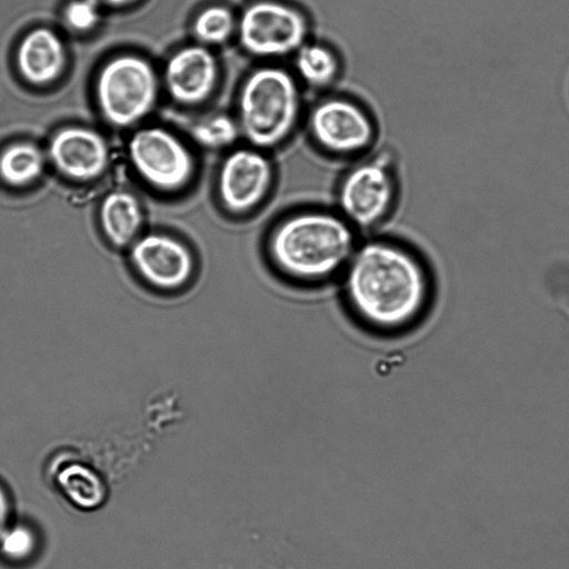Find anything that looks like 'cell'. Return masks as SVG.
Wrapping results in <instances>:
<instances>
[{"mask_svg":"<svg viewBox=\"0 0 569 569\" xmlns=\"http://www.w3.org/2000/svg\"><path fill=\"white\" fill-rule=\"evenodd\" d=\"M128 252L137 278L154 292L172 295L186 290L198 273L193 249L180 237L166 231L143 232Z\"/></svg>","mask_w":569,"mask_h":569,"instance_id":"cell-6","label":"cell"},{"mask_svg":"<svg viewBox=\"0 0 569 569\" xmlns=\"http://www.w3.org/2000/svg\"><path fill=\"white\" fill-rule=\"evenodd\" d=\"M49 151L56 167L77 180L98 177L106 169L109 159L104 139L84 128L61 130L52 139Z\"/></svg>","mask_w":569,"mask_h":569,"instance_id":"cell-12","label":"cell"},{"mask_svg":"<svg viewBox=\"0 0 569 569\" xmlns=\"http://www.w3.org/2000/svg\"><path fill=\"white\" fill-rule=\"evenodd\" d=\"M64 51L60 39L48 29H36L24 37L18 50L21 74L32 83H48L61 72Z\"/></svg>","mask_w":569,"mask_h":569,"instance_id":"cell-13","label":"cell"},{"mask_svg":"<svg viewBox=\"0 0 569 569\" xmlns=\"http://www.w3.org/2000/svg\"><path fill=\"white\" fill-rule=\"evenodd\" d=\"M357 233L339 212H297L271 229L264 257L283 280L299 286H322L340 279L359 243Z\"/></svg>","mask_w":569,"mask_h":569,"instance_id":"cell-2","label":"cell"},{"mask_svg":"<svg viewBox=\"0 0 569 569\" xmlns=\"http://www.w3.org/2000/svg\"><path fill=\"white\" fill-rule=\"evenodd\" d=\"M144 214L136 196L128 191L109 193L100 207V224L110 246L128 249L143 233Z\"/></svg>","mask_w":569,"mask_h":569,"instance_id":"cell-14","label":"cell"},{"mask_svg":"<svg viewBox=\"0 0 569 569\" xmlns=\"http://www.w3.org/2000/svg\"><path fill=\"white\" fill-rule=\"evenodd\" d=\"M99 7L94 0H72L64 9L66 22L74 30H89L99 20Z\"/></svg>","mask_w":569,"mask_h":569,"instance_id":"cell-21","label":"cell"},{"mask_svg":"<svg viewBox=\"0 0 569 569\" xmlns=\"http://www.w3.org/2000/svg\"><path fill=\"white\" fill-rule=\"evenodd\" d=\"M9 516V502L6 493L0 488V536L7 529V520Z\"/></svg>","mask_w":569,"mask_h":569,"instance_id":"cell-22","label":"cell"},{"mask_svg":"<svg viewBox=\"0 0 569 569\" xmlns=\"http://www.w3.org/2000/svg\"><path fill=\"white\" fill-rule=\"evenodd\" d=\"M219 77L217 58L209 47L192 43L176 50L166 61L162 82L177 103H202L213 92Z\"/></svg>","mask_w":569,"mask_h":569,"instance_id":"cell-11","label":"cell"},{"mask_svg":"<svg viewBox=\"0 0 569 569\" xmlns=\"http://www.w3.org/2000/svg\"><path fill=\"white\" fill-rule=\"evenodd\" d=\"M271 180V163L261 149L237 148L227 154L219 169L220 201L233 214L247 213L262 201Z\"/></svg>","mask_w":569,"mask_h":569,"instance_id":"cell-10","label":"cell"},{"mask_svg":"<svg viewBox=\"0 0 569 569\" xmlns=\"http://www.w3.org/2000/svg\"><path fill=\"white\" fill-rule=\"evenodd\" d=\"M340 282L351 320L383 339L416 330L436 298V278L427 258L409 242L389 236L359 242Z\"/></svg>","mask_w":569,"mask_h":569,"instance_id":"cell-1","label":"cell"},{"mask_svg":"<svg viewBox=\"0 0 569 569\" xmlns=\"http://www.w3.org/2000/svg\"><path fill=\"white\" fill-rule=\"evenodd\" d=\"M307 33L303 16L276 1L250 4L237 23L240 46L258 58H280L296 53L306 43Z\"/></svg>","mask_w":569,"mask_h":569,"instance_id":"cell-8","label":"cell"},{"mask_svg":"<svg viewBox=\"0 0 569 569\" xmlns=\"http://www.w3.org/2000/svg\"><path fill=\"white\" fill-rule=\"evenodd\" d=\"M400 196L395 158L386 150L366 154L342 178L339 213L357 231H372L392 216Z\"/></svg>","mask_w":569,"mask_h":569,"instance_id":"cell-4","label":"cell"},{"mask_svg":"<svg viewBox=\"0 0 569 569\" xmlns=\"http://www.w3.org/2000/svg\"><path fill=\"white\" fill-rule=\"evenodd\" d=\"M97 94L100 109L110 123L130 127L153 110L159 96V79L148 60L124 54L103 67Z\"/></svg>","mask_w":569,"mask_h":569,"instance_id":"cell-5","label":"cell"},{"mask_svg":"<svg viewBox=\"0 0 569 569\" xmlns=\"http://www.w3.org/2000/svg\"><path fill=\"white\" fill-rule=\"evenodd\" d=\"M42 168L43 156L30 143L12 144L0 156V177L13 186L33 181Z\"/></svg>","mask_w":569,"mask_h":569,"instance_id":"cell-16","label":"cell"},{"mask_svg":"<svg viewBox=\"0 0 569 569\" xmlns=\"http://www.w3.org/2000/svg\"><path fill=\"white\" fill-rule=\"evenodd\" d=\"M315 140L340 157H362L378 139L372 112L361 102L345 97L327 99L316 106L310 117Z\"/></svg>","mask_w":569,"mask_h":569,"instance_id":"cell-9","label":"cell"},{"mask_svg":"<svg viewBox=\"0 0 569 569\" xmlns=\"http://www.w3.org/2000/svg\"><path fill=\"white\" fill-rule=\"evenodd\" d=\"M34 547V535L24 526L6 529L0 536L1 552L11 560L27 559Z\"/></svg>","mask_w":569,"mask_h":569,"instance_id":"cell-20","label":"cell"},{"mask_svg":"<svg viewBox=\"0 0 569 569\" xmlns=\"http://www.w3.org/2000/svg\"><path fill=\"white\" fill-rule=\"evenodd\" d=\"M237 31L232 12L222 6H210L200 11L192 23V34L206 47L218 46L230 39Z\"/></svg>","mask_w":569,"mask_h":569,"instance_id":"cell-18","label":"cell"},{"mask_svg":"<svg viewBox=\"0 0 569 569\" xmlns=\"http://www.w3.org/2000/svg\"><path fill=\"white\" fill-rule=\"evenodd\" d=\"M299 108L295 78L280 67H260L246 78L239 93L240 133L252 147L273 148L293 129Z\"/></svg>","mask_w":569,"mask_h":569,"instance_id":"cell-3","label":"cell"},{"mask_svg":"<svg viewBox=\"0 0 569 569\" xmlns=\"http://www.w3.org/2000/svg\"><path fill=\"white\" fill-rule=\"evenodd\" d=\"M128 154L138 176L160 191L182 189L194 173L190 150L163 127L149 126L137 130L129 140Z\"/></svg>","mask_w":569,"mask_h":569,"instance_id":"cell-7","label":"cell"},{"mask_svg":"<svg viewBox=\"0 0 569 569\" xmlns=\"http://www.w3.org/2000/svg\"><path fill=\"white\" fill-rule=\"evenodd\" d=\"M193 139L207 149H223L233 144L240 134L238 121L226 114H213L196 122Z\"/></svg>","mask_w":569,"mask_h":569,"instance_id":"cell-19","label":"cell"},{"mask_svg":"<svg viewBox=\"0 0 569 569\" xmlns=\"http://www.w3.org/2000/svg\"><path fill=\"white\" fill-rule=\"evenodd\" d=\"M99 6L123 7L133 3L137 0H94Z\"/></svg>","mask_w":569,"mask_h":569,"instance_id":"cell-23","label":"cell"},{"mask_svg":"<svg viewBox=\"0 0 569 569\" xmlns=\"http://www.w3.org/2000/svg\"><path fill=\"white\" fill-rule=\"evenodd\" d=\"M59 477L64 492L78 506L94 508L104 500V485L89 468L73 463L67 466Z\"/></svg>","mask_w":569,"mask_h":569,"instance_id":"cell-17","label":"cell"},{"mask_svg":"<svg viewBox=\"0 0 569 569\" xmlns=\"http://www.w3.org/2000/svg\"><path fill=\"white\" fill-rule=\"evenodd\" d=\"M297 74L307 84L322 88L331 84L340 72L337 54L327 46L305 43L295 53Z\"/></svg>","mask_w":569,"mask_h":569,"instance_id":"cell-15","label":"cell"}]
</instances>
